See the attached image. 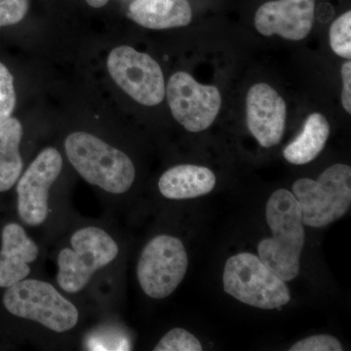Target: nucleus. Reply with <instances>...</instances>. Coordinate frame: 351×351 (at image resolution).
<instances>
[{
  "label": "nucleus",
  "instance_id": "obj_13",
  "mask_svg": "<svg viewBox=\"0 0 351 351\" xmlns=\"http://www.w3.org/2000/svg\"><path fill=\"white\" fill-rule=\"evenodd\" d=\"M39 255L38 245L15 223L4 226L0 250V287L8 288L31 274L29 263Z\"/></svg>",
  "mask_w": 351,
  "mask_h": 351
},
{
  "label": "nucleus",
  "instance_id": "obj_8",
  "mask_svg": "<svg viewBox=\"0 0 351 351\" xmlns=\"http://www.w3.org/2000/svg\"><path fill=\"white\" fill-rule=\"evenodd\" d=\"M108 69L114 82L141 105L154 107L164 100L162 69L149 55L119 46L108 55Z\"/></svg>",
  "mask_w": 351,
  "mask_h": 351
},
{
  "label": "nucleus",
  "instance_id": "obj_6",
  "mask_svg": "<svg viewBox=\"0 0 351 351\" xmlns=\"http://www.w3.org/2000/svg\"><path fill=\"white\" fill-rule=\"evenodd\" d=\"M7 311L17 317L38 322L57 332H68L77 324L80 313L52 284L24 279L7 289L3 295Z\"/></svg>",
  "mask_w": 351,
  "mask_h": 351
},
{
  "label": "nucleus",
  "instance_id": "obj_3",
  "mask_svg": "<svg viewBox=\"0 0 351 351\" xmlns=\"http://www.w3.org/2000/svg\"><path fill=\"white\" fill-rule=\"evenodd\" d=\"M292 193L301 207L302 223L325 228L343 218L351 204V168L330 166L317 181L302 178L294 182Z\"/></svg>",
  "mask_w": 351,
  "mask_h": 351
},
{
  "label": "nucleus",
  "instance_id": "obj_21",
  "mask_svg": "<svg viewBox=\"0 0 351 351\" xmlns=\"http://www.w3.org/2000/svg\"><path fill=\"white\" fill-rule=\"evenodd\" d=\"M341 341L331 335H315L297 341L289 351H341Z\"/></svg>",
  "mask_w": 351,
  "mask_h": 351
},
{
  "label": "nucleus",
  "instance_id": "obj_7",
  "mask_svg": "<svg viewBox=\"0 0 351 351\" xmlns=\"http://www.w3.org/2000/svg\"><path fill=\"white\" fill-rule=\"evenodd\" d=\"M189 257L182 240L161 234L145 245L137 265L141 288L152 299L169 297L186 276Z\"/></svg>",
  "mask_w": 351,
  "mask_h": 351
},
{
  "label": "nucleus",
  "instance_id": "obj_16",
  "mask_svg": "<svg viewBox=\"0 0 351 351\" xmlns=\"http://www.w3.org/2000/svg\"><path fill=\"white\" fill-rule=\"evenodd\" d=\"M330 132L331 128L326 117L319 112L311 113L302 133L284 149V158L294 165L311 162L324 149Z\"/></svg>",
  "mask_w": 351,
  "mask_h": 351
},
{
  "label": "nucleus",
  "instance_id": "obj_4",
  "mask_svg": "<svg viewBox=\"0 0 351 351\" xmlns=\"http://www.w3.org/2000/svg\"><path fill=\"white\" fill-rule=\"evenodd\" d=\"M223 283L226 294L257 308H280L291 301L285 281L254 254L240 253L228 258Z\"/></svg>",
  "mask_w": 351,
  "mask_h": 351
},
{
  "label": "nucleus",
  "instance_id": "obj_15",
  "mask_svg": "<svg viewBox=\"0 0 351 351\" xmlns=\"http://www.w3.org/2000/svg\"><path fill=\"white\" fill-rule=\"evenodd\" d=\"M216 182V176L209 168L182 164L170 168L161 176L158 189L168 199H191L211 193Z\"/></svg>",
  "mask_w": 351,
  "mask_h": 351
},
{
  "label": "nucleus",
  "instance_id": "obj_24",
  "mask_svg": "<svg viewBox=\"0 0 351 351\" xmlns=\"http://www.w3.org/2000/svg\"><path fill=\"white\" fill-rule=\"evenodd\" d=\"M108 1L110 0H86L87 3L93 8H101L107 5Z\"/></svg>",
  "mask_w": 351,
  "mask_h": 351
},
{
  "label": "nucleus",
  "instance_id": "obj_22",
  "mask_svg": "<svg viewBox=\"0 0 351 351\" xmlns=\"http://www.w3.org/2000/svg\"><path fill=\"white\" fill-rule=\"evenodd\" d=\"M29 6V0H0V27L20 23Z\"/></svg>",
  "mask_w": 351,
  "mask_h": 351
},
{
  "label": "nucleus",
  "instance_id": "obj_11",
  "mask_svg": "<svg viewBox=\"0 0 351 351\" xmlns=\"http://www.w3.org/2000/svg\"><path fill=\"white\" fill-rule=\"evenodd\" d=\"M287 106L269 84L257 83L246 97V121L252 136L263 147H274L285 132Z\"/></svg>",
  "mask_w": 351,
  "mask_h": 351
},
{
  "label": "nucleus",
  "instance_id": "obj_19",
  "mask_svg": "<svg viewBox=\"0 0 351 351\" xmlns=\"http://www.w3.org/2000/svg\"><path fill=\"white\" fill-rule=\"evenodd\" d=\"M154 351H201L203 350L199 339L182 328H175L168 332L159 341Z\"/></svg>",
  "mask_w": 351,
  "mask_h": 351
},
{
  "label": "nucleus",
  "instance_id": "obj_17",
  "mask_svg": "<svg viewBox=\"0 0 351 351\" xmlns=\"http://www.w3.org/2000/svg\"><path fill=\"white\" fill-rule=\"evenodd\" d=\"M22 124L17 119L10 117L0 124V193L12 188L22 174Z\"/></svg>",
  "mask_w": 351,
  "mask_h": 351
},
{
  "label": "nucleus",
  "instance_id": "obj_23",
  "mask_svg": "<svg viewBox=\"0 0 351 351\" xmlns=\"http://www.w3.org/2000/svg\"><path fill=\"white\" fill-rule=\"evenodd\" d=\"M343 80V91H341V104L348 114L351 113V62L348 60L343 64L341 69Z\"/></svg>",
  "mask_w": 351,
  "mask_h": 351
},
{
  "label": "nucleus",
  "instance_id": "obj_10",
  "mask_svg": "<svg viewBox=\"0 0 351 351\" xmlns=\"http://www.w3.org/2000/svg\"><path fill=\"white\" fill-rule=\"evenodd\" d=\"M63 168V157L54 147L43 149L32 161L17 186V211L29 226L43 225L49 213V191Z\"/></svg>",
  "mask_w": 351,
  "mask_h": 351
},
{
  "label": "nucleus",
  "instance_id": "obj_1",
  "mask_svg": "<svg viewBox=\"0 0 351 351\" xmlns=\"http://www.w3.org/2000/svg\"><path fill=\"white\" fill-rule=\"evenodd\" d=\"M272 237L258 243V258L285 282L299 276L306 242L301 207L292 191L278 189L270 196L265 209Z\"/></svg>",
  "mask_w": 351,
  "mask_h": 351
},
{
  "label": "nucleus",
  "instance_id": "obj_20",
  "mask_svg": "<svg viewBox=\"0 0 351 351\" xmlns=\"http://www.w3.org/2000/svg\"><path fill=\"white\" fill-rule=\"evenodd\" d=\"M14 78L9 69L0 63V124L10 119L16 107Z\"/></svg>",
  "mask_w": 351,
  "mask_h": 351
},
{
  "label": "nucleus",
  "instance_id": "obj_5",
  "mask_svg": "<svg viewBox=\"0 0 351 351\" xmlns=\"http://www.w3.org/2000/svg\"><path fill=\"white\" fill-rule=\"evenodd\" d=\"M71 246L58 256L57 282L64 292H82L99 269L119 256L117 242L105 230L87 226L73 233Z\"/></svg>",
  "mask_w": 351,
  "mask_h": 351
},
{
  "label": "nucleus",
  "instance_id": "obj_9",
  "mask_svg": "<svg viewBox=\"0 0 351 351\" xmlns=\"http://www.w3.org/2000/svg\"><path fill=\"white\" fill-rule=\"evenodd\" d=\"M165 95L176 121L193 133L209 128L221 107L218 88L201 84L184 71L171 76Z\"/></svg>",
  "mask_w": 351,
  "mask_h": 351
},
{
  "label": "nucleus",
  "instance_id": "obj_2",
  "mask_svg": "<svg viewBox=\"0 0 351 351\" xmlns=\"http://www.w3.org/2000/svg\"><path fill=\"white\" fill-rule=\"evenodd\" d=\"M64 149L78 174L88 184L107 193H125L135 181L136 169L131 159L92 134L71 133L64 141Z\"/></svg>",
  "mask_w": 351,
  "mask_h": 351
},
{
  "label": "nucleus",
  "instance_id": "obj_18",
  "mask_svg": "<svg viewBox=\"0 0 351 351\" xmlns=\"http://www.w3.org/2000/svg\"><path fill=\"white\" fill-rule=\"evenodd\" d=\"M330 46L338 56L351 59V11L339 16L330 27Z\"/></svg>",
  "mask_w": 351,
  "mask_h": 351
},
{
  "label": "nucleus",
  "instance_id": "obj_12",
  "mask_svg": "<svg viewBox=\"0 0 351 351\" xmlns=\"http://www.w3.org/2000/svg\"><path fill=\"white\" fill-rule=\"evenodd\" d=\"M314 18L315 0H274L258 9L255 27L263 36L299 41L311 32Z\"/></svg>",
  "mask_w": 351,
  "mask_h": 351
},
{
  "label": "nucleus",
  "instance_id": "obj_14",
  "mask_svg": "<svg viewBox=\"0 0 351 351\" xmlns=\"http://www.w3.org/2000/svg\"><path fill=\"white\" fill-rule=\"evenodd\" d=\"M127 15L138 25L151 29L186 27L193 20L189 0H134Z\"/></svg>",
  "mask_w": 351,
  "mask_h": 351
}]
</instances>
